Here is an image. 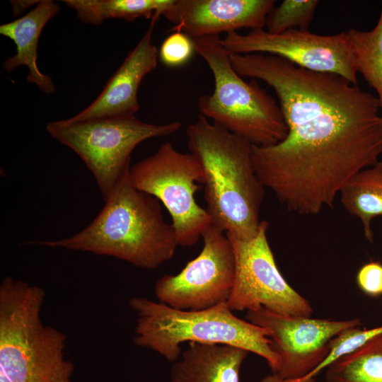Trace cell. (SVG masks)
<instances>
[{"label": "cell", "mask_w": 382, "mask_h": 382, "mask_svg": "<svg viewBox=\"0 0 382 382\" xmlns=\"http://www.w3.org/2000/svg\"><path fill=\"white\" fill-rule=\"evenodd\" d=\"M242 77L274 91L288 127L286 138L252 146L255 173L286 210L316 215L332 208L346 183L382 154L377 97L344 77L311 71L277 56L230 54Z\"/></svg>", "instance_id": "obj_1"}, {"label": "cell", "mask_w": 382, "mask_h": 382, "mask_svg": "<svg viewBox=\"0 0 382 382\" xmlns=\"http://www.w3.org/2000/svg\"><path fill=\"white\" fill-rule=\"evenodd\" d=\"M187 147L203 172L206 208L212 225L248 240L257 232L265 187L252 160L253 144L202 115L186 131Z\"/></svg>", "instance_id": "obj_2"}, {"label": "cell", "mask_w": 382, "mask_h": 382, "mask_svg": "<svg viewBox=\"0 0 382 382\" xmlns=\"http://www.w3.org/2000/svg\"><path fill=\"white\" fill-rule=\"evenodd\" d=\"M105 202L77 233L32 243L112 256L148 270L173 257L179 245L173 225L165 221L156 198L132 185L129 173Z\"/></svg>", "instance_id": "obj_3"}, {"label": "cell", "mask_w": 382, "mask_h": 382, "mask_svg": "<svg viewBox=\"0 0 382 382\" xmlns=\"http://www.w3.org/2000/svg\"><path fill=\"white\" fill-rule=\"evenodd\" d=\"M45 290L10 276L0 284V382H71L64 332L45 325Z\"/></svg>", "instance_id": "obj_4"}, {"label": "cell", "mask_w": 382, "mask_h": 382, "mask_svg": "<svg viewBox=\"0 0 382 382\" xmlns=\"http://www.w3.org/2000/svg\"><path fill=\"white\" fill-rule=\"evenodd\" d=\"M129 305L137 316L134 343L158 353L168 361L178 360L181 345L189 342L237 347L265 359L272 373L279 368V358L271 347L267 331L238 318L227 302L185 311L134 296L129 300Z\"/></svg>", "instance_id": "obj_5"}, {"label": "cell", "mask_w": 382, "mask_h": 382, "mask_svg": "<svg viewBox=\"0 0 382 382\" xmlns=\"http://www.w3.org/2000/svg\"><path fill=\"white\" fill-rule=\"evenodd\" d=\"M192 41L195 51L206 62L214 80L213 92L199 99L200 115L255 146L284 140L288 127L279 105L257 81L247 82L235 71L220 36Z\"/></svg>", "instance_id": "obj_6"}, {"label": "cell", "mask_w": 382, "mask_h": 382, "mask_svg": "<svg viewBox=\"0 0 382 382\" xmlns=\"http://www.w3.org/2000/svg\"><path fill=\"white\" fill-rule=\"evenodd\" d=\"M181 127L179 121L155 125L127 115L86 120L71 117L50 122L46 129L83 161L105 201L129 174L132 154L140 143L171 135Z\"/></svg>", "instance_id": "obj_7"}, {"label": "cell", "mask_w": 382, "mask_h": 382, "mask_svg": "<svg viewBox=\"0 0 382 382\" xmlns=\"http://www.w3.org/2000/svg\"><path fill=\"white\" fill-rule=\"evenodd\" d=\"M129 180L135 188L154 197L166 208L180 245H195L212 224L207 210L195 197L203 172L192 154L182 153L170 142H164L154 154L130 168Z\"/></svg>", "instance_id": "obj_8"}, {"label": "cell", "mask_w": 382, "mask_h": 382, "mask_svg": "<svg viewBox=\"0 0 382 382\" xmlns=\"http://www.w3.org/2000/svg\"><path fill=\"white\" fill-rule=\"evenodd\" d=\"M267 221L260 222L257 233L242 240L226 234L235 257V279L227 301L233 311H252L262 306L279 314L311 317L309 302L285 280L269 245Z\"/></svg>", "instance_id": "obj_9"}, {"label": "cell", "mask_w": 382, "mask_h": 382, "mask_svg": "<svg viewBox=\"0 0 382 382\" xmlns=\"http://www.w3.org/2000/svg\"><path fill=\"white\" fill-rule=\"evenodd\" d=\"M225 232L212 224L202 235L199 254L176 274H164L156 282L158 301L170 307L197 311L227 302L235 279L233 247Z\"/></svg>", "instance_id": "obj_10"}, {"label": "cell", "mask_w": 382, "mask_h": 382, "mask_svg": "<svg viewBox=\"0 0 382 382\" xmlns=\"http://www.w3.org/2000/svg\"><path fill=\"white\" fill-rule=\"evenodd\" d=\"M246 318L267 331L271 347L280 361L277 371L268 375L275 381L304 377L328 356L334 337L361 325L357 318L333 320L286 316L262 306L247 311Z\"/></svg>", "instance_id": "obj_11"}, {"label": "cell", "mask_w": 382, "mask_h": 382, "mask_svg": "<svg viewBox=\"0 0 382 382\" xmlns=\"http://www.w3.org/2000/svg\"><path fill=\"white\" fill-rule=\"evenodd\" d=\"M221 43L230 54L260 53L284 58L303 68L340 75L357 85L350 40L347 32L321 35L294 29L272 34L263 29L243 35L228 33Z\"/></svg>", "instance_id": "obj_12"}, {"label": "cell", "mask_w": 382, "mask_h": 382, "mask_svg": "<svg viewBox=\"0 0 382 382\" xmlns=\"http://www.w3.org/2000/svg\"><path fill=\"white\" fill-rule=\"evenodd\" d=\"M274 0H174L163 17L191 39L263 29Z\"/></svg>", "instance_id": "obj_13"}, {"label": "cell", "mask_w": 382, "mask_h": 382, "mask_svg": "<svg viewBox=\"0 0 382 382\" xmlns=\"http://www.w3.org/2000/svg\"><path fill=\"white\" fill-rule=\"evenodd\" d=\"M156 21L86 108L72 117L86 120L109 116L134 115L139 110L138 91L144 78L157 66L158 51L152 43Z\"/></svg>", "instance_id": "obj_14"}, {"label": "cell", "mask_w": 382, "mask_h": 382, "mask_svg": "<svg viewBox=\"0 0 382 382\" xmlns=\"http://www.w3.org/2000/svg\"><path fill=\"white\" fill-rule=\"evenodd\" d=\"M59 11V6L54 1H39L25 15L0 25V34L11 39L16 48V54L3 62L2 68L10 72L26 66L28 81L46 94L54 93L55 86L51 77L38 67L37 45L43 28Z\"/></svg>", "instance_id": "obj_15"}, {"label": "cell", "mask_w": 382, "mask_h": 382, "mask_svg": "<svg viewBox=\"0 0 382 382\" xmlns=\"http://www.w3.org/2000/svg\"><path fill=\"white\" fill-rule=\"evenodd\" d=\"M248 354L231 345L190 342L173 362L170 382H240Z\"/></svg>", "instance_id": "obj_16"}, {"label": "cell", "mask_w": 382, "mask_h": 382, "mask_svg": "<svg viewBox=\"0 0 382 382\" xmlns=\"http://www.w3.org/2000/svg\"><path fill=\"white\" fill-rule=\"evenodd\" d=\"M340 195L344 209L359 219L365 238L373 242L371 221L382 216V161L356 173Z\"/></svg>", "instance_id": "obj_17"}, {"label": "cell", "mask_w": 382, "mask_h": 382, "mask_svg": "<svg viewBox=\"0 0 382 382\" xmlns=\"http://www.w3.org/2000/svg\"><path fill=\"white\" fill-rule=\"evenodd\" d=\"M83 23L98 25L109 18L133 21L145 18L157 21L172 6L174 0H65Z\"/></svg>", "instance_id": "obj_18"}, {"label": "cell", "mask_w": 382, "mask_h": 382, "mask_svg": "<svg viewBox=\"0 0 382 382\" xmlns=\"http://www.w3.org/2000/svg\"><path fill=\"white\" fill-rule=\"evenodd\" d=\"M325 382H382V333L340 357L326 369Z\"/></svg>", "instance_id": "obj_19"}, {"label": "cell", "mask_w": 382, "mask_h": 382, "mask_svg": "<svg viewBox=\"0 0 382 382\" xmlns=\"http://www.w3.org/2000/svg\"><path fill=\"white\" fill-rule=\"evenodd\" d=\"M347 33L354 69L376 91L382 110V6L374 29L369 31L350 29Z\"/></svg>", "instance_id": "obj_20"}, {"label": "cell", "mask_w": 382, "mask_h": 382, "mask_svg": "<svg viewBox=\"0 0 382 382\" xmlns=\"http://www.w3.org/2000/svg\"><path fill=\"white\" fill-rule=\"evenodd\" d=\"M318 5L317 0L283 1L269 13L266 31L278 34L294 29L307 30Z\"/></svg>", "instance_id": "obj_21"}, {"label": "cell", "mask_w": 382, "mask_h": 382, "mask_svg": "<svg viewBox=\"0 0 382 382\" xmlns=\"http://www.w3.org/2000/svg\"><path fill=\"white\" fill-rule=\"evenodd\" d=\"M381 333L382 325L369 330H361L359 327L347 330L330 341V349L328 356L318 367L304 377L294 381H275L267 375L262 378L260 382H315V378L319 373L326 369L336 359L354 351Z\"/></svg>", "instance_id": "obj_22"}, {"label": "cell", "mask_w": 382, "mask_h": 382, "mask_svg": "<svg viewBox=\"0 0 382 382\" xmlns=\"http://www.w3.org/2000/svg\"><path fill=\"white\" fill-rule=\"evenodd\" d=\"M195 51L192 39L185 33L175 31L162 42L158 56L168 66H179L191 58Z\"/></svg>", "instance_id": "obj_23"}, {"label": "cell", "mask_w": 382, "mask_h": 382, "mask_svg": "<svg viewBox=\"0 0 382 382\" xmlns=\"http://www.w3.org/2000/svg\"><path fill=\"white\" fill-rule=\"evenodd\" d=\"M359 289L371 296L382 295V264L370 262L362 265L357 273Z\"/></svg>", "instance_id": "obj_24"}]
</instances>
